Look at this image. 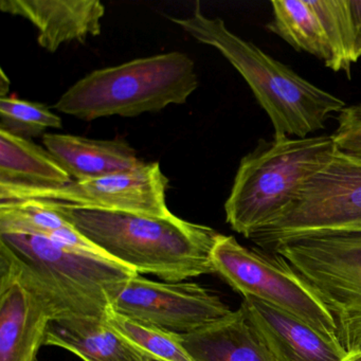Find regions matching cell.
I'll use <instances>...</instances> for the list:
<instances>
[{
	"mask_svg": "<svg viewBox=\"0 0 361 361\" xmlns=\"http://www.w3.org/2000/svg\"><path fill=\"white\" fill-rule=\"evenodd\" d=\"M58 208L106 257L139 274L183 282L215 274L212 251L219 233L208 226L174 214L160 217Z\"/></svg>",
	"mask_w": 361,
	"mask_h": 361,
	"instance_id": "cell-1",
	"label": "cell"
},
{
	"mask_svg": "<svg viewBox=\"0 0 361 361\" xmlns=\"http://www.w3.org/2000/svg\"><path fill=\"white\" fill-rule=\"evenodd\" d=\"M0 270L30 286L54 319L104 318L118 291L139 274L105 255L27 234H0Z\"/></svg>",
	"mask_w": 361,
	"mask_h": 361,
	"instance_id": "cell-2",
	"label": "cell"
},
{
	"mask_svg": "<svg viewBox=\"0 0 361 361\" xmlns=\"http://www.w3.org/2000/svg\"><path fill=\"white\" fill-rule=\"evenodd\" d=\"M170 20L196 41L219 50L244 78L269 117L274 137L305 138L323 130L334 114L345 109L343 100L234 35L221 18H207L200 4L188 18Z\"/></svg>",
	"mask_w": 361,
	"mask_h": 361,
	"instance_id": "cell-3",
	"label": "cell"
},
{
	"mask_svg": "<svg viewBox=\"0 0 361 361\" xmlns=\"http://www.w3.org/2000/svg\"><path fill=\"white\" fill-rule=\"evenodd\" d=\"M337 149L333 136L274 137L259 141L238 166L226 221L250 238L280 219L312 178Z\"/></svg>",
	"mask_w": 361,
	"mask_h": 361,
	"instance_id": "cell-4",
	"label": "cell"
},
{
	"mask_svg": "<svg viewBox=\"0 0 361 361\" xmlns=\"http://www.w3.org/2000/svg\"><path fill=\"white\" fill-rule=\"evenodd\" d=\"M197 87L193 60L168 52L97 69L68 88L54 109L85 121L133 118L185 104Z\"/></svg>",
	"mask_w": 361,
	"mask_h": 361,
	"instance_id": "cell-5",
	"label": "cell"
},
{
	"mask_svg": "<svg viewBox=\"0 0 361 361\" xmlns=\"http://www.w3.org/2000/svg\"><path fill=\"white\" fill-rule=\"evenodd\" d=\"M354 235H361V157L337 147L290 208L250 240L271 251L303 238Z\"/></svg>",
	"mask_w": 361,
	"mask_h": 361,
	"instance_id": "cell-6",
	"label": "cell"
},
{
	"mask_svg": "<svg viewBox=\"0 0 361 361\" xmlns=\"http://www.w3.org/2000/svg\"><path fill=\"white\" fill-rule=\"evenodd\" d=\"M282 257L305 279L335 319L350 360L361 356V235L303 238L278 245Z\"/></svg>",
	"mask_w": 361,
	"mask_h": 361,
	"instance_id": "cell-7",
	"label": "cell"
},
{
	"mask_svg": "<svg viewBox=\"0 0 361 361\" xmlns=\"http://www.w3.org/2000/svg\"><path fill=\"white\" fill-rule=\"evenodd\" d=\"M212 263L215 272L240 295L284 310L327 339L340 343L337 324L324 302L282 257L251 250L234 236L219 234L212 251Z\"/></svg>",
	"mask_w": 361,
	"mask_h": 361,
	"instance_id": "cell-8",
	"label": "cell"
},
{
	"mask_svg": "<svg viewBox=\"0 0 361 361\" xmlns=\"http://www.w3.org/2000/svg\"><path fill=\"white\" fill-rule=\"evenodd\" d=\"M168 185L159 164L154 162L58 187L0 180V202H37L62 208L164 217L172 215L166 204Z\"/></svg>",
	"mask_w": 361,
	"mask_h": 361,
	"instance_id": "cell-9",
	"label": "cell"
},
{
	"mask_svg": "<svg viewBox=\"0 0 361 361\" xmlns=\"http://www.w3.org/2000/svg\"><path fill=\"white\" fill-rule=\"evenodd\" d=\"M114 312L173 333L191 334L232 312L219 295L192 282H155L136 274L111 301Z\"/></svg>",
	"mask_w": 361,
	"mask_h": 361,
	"instance_id": "cell-10",
	"label": "cell"
},
{
	"mask_svg": "<svg viewBox=\"0 0 361 361\" xmlns=\"http://www.w3.org/2000/svg\"><path fill=\"white\" fill-rule=\"evenodd\" d=\"M54 319L51 308L30 286L0 270V361H37Z\"/></svg>",
	"mask_w": 361,
	"mask_h": 361,
	"instance_id": "cell-11",
	"label": "cell"
},
{
	"mask_svg": "<svg viewBox=\"0 0 361 361\" xmlns=\"http://www.w3.org/2000/svg\"><path fill=\"white\" fill-rule=\"evenodd\" d=\"M0 10L29 20L39 31L37 43L49 52L98 37L105 16L99 0H1Z\"/></svg>",
	"mask_w": 361,
	"mask_h": 361,
	"instance_id": "cell-12",
	"label": "cell"
},
{
	"mask_svg": "<svg viewBox=\"0 0 361 361\" xmlns=\"http://www.w3.org/2000/svg\"><path fill=\"white\" fill-rule=\"evenodd\" d=\"M240 307L278 361H350L341 344L284 310L253 297H244Z\"/></svg>",
	"mask_w": 361,
	"mask_h": 361,
	"instance_id": "cell-13",
	"label": "cell"
},
{
	"mask_svg": "<svg viewBox=\"0 0 361 361\" xmlns=\"http://www.w3.org/2000/svg\"><path fill=\"white\" fill-rule=\"evenodd\" d=\"M43 145L75 181L128 172L145 164L136 151L121 140L47 133L43 136Z\"/></svg>",
	"mask_w": 361,
	"mask_h": 361,
	"instance_id": "cell-14",
	"label": "cell"
},
{
	"mask_svg": "<svg viewBox=\"0 0 361 361\" xmlns=\"http://www.w3.org/2000/svg\"><path fill=\"white\" fill-rule=\"evenodd\" d=\"M181 337L193 361H278L242 307Z\"/></svg>",
	"mask_w": 361,
	"mask_h": 361,
	"instance_id": "cell-15",
	"label": "cell"
},
{
	"mask_svg": "<svg viewBox=\"0 0 361 361\" xmlns=\"http://www.w3.org/2000/svg\"><path fill=\"white\" fill-rule=\"evenodd\" d=\"M44 345L59 346L84 361H152L106 322L105 318L54 319L46 329Z\"/></svg>",
	"mask_w": 361,
	"mask_h": 361,
	"instance_id": "cell-16",
	"label": "cell"
},
{
	"mask_svg": "<svg viewBox=\"0 0 361 361\" xmlns=\"http://www.w3.org/2000/svg\"><path fill=\"white\" fill-rule=\"evenodd\" d=\"M271 7L274 18L267 25L268 30L298 51L316 56L337 73L326 27L312 0H276L271 1Z\"/></svg>",
	"mask_w": 361,
	"mask_h": 361,
	"instance_id": "cell-17",
	"label": "cell"
},
{
	"mask_svg": "<svg viewBox=\"0 0 361 361\" xmlns=\"http://www.w3.org/2000/svg\"><path fill=\"white\" fill-rule=\"evenodd\" d=\"M0 180L48 187L73 181L45 147L4 130H0Z\"/></svg>",
	"mask_w": 361,
	"mask_h": 361,
	"instance_id": "cell-18",
	"label": "cell"
},
{
	"mask_svg": "<svg viewBox=\"0 0 361 361\" xmlns=\"http://www.w3.org/2000/svg\"><path fill=\"white\" fill-rule=\"evenodd\" d=\"M104 318L120 335L151 358L162 361H193L183 345L180 334L123 316L111 308Z\"/></svg>",
	"mask_w": 361,
	"mask_h": 361,
	"instance_id": "cell-19",
	"label": "cell"
},
{
	"mask_svg": "<svg viewBox=\"0 0 361 361\" xmlns=\"http://www.w3.org/2000/svg\"><path fill=\"white\" fill-rule=\"evenodd\" d=\"M71 226L58 207L37 202H0V234L50 236Z\"/></svg>",
	"mask_w": 361,
	"mask_h": 361,
	"instance_id": "cell-20",
	"label": "cell"
},
{
	"mask_svg": "<svg viewBox=\"0 0 361 361\" xmlns=\"http://www.w3.org/2000/svg\"><path fill=\"white\" fill-rule=\"evenodd\" d=\"M62 126L60 116L43 103L13 97L0 99V130L31 139L41 135L45 136L49 128Z\"/></svg>",
	"mask_w": 361,
	"mask_h": 361,
	"instance_id": "cell-21",
	"label": "cell"
},
{
	"mask_svg": "<svg viewBox=\"0 0 361 361\" xmlns=\"http://www.w3.org/2000/svg\"><path fill=\"white\" fill-rule=\"evenodd\" d=\"M337 123L331 136L338 149L361 157V104L346 106L338 114Z\"/></svg>",
	"mask_w": 361,
	"mask_h": 361,
	"instance_id": "cell-22",
	"label": "cell"
},
{
	"mask_svg": "<svg viewBox=\"0 0 361 361\" xmlns=\"http://www.w3.org/2000/svg\"><path fill=\"white\" fill-rule=\"evenodd\" d=\"M350 12L356 35V56L361 58V0H350Z\"/></svg>",
	"mask_w": 361,
	"mask_h": 361,
	"instance_id": "cell-23",
	"label": "cell"
},
{
	"mask_svg": "<svg viewBox=\"0 0 361 361\" xmlns=\"http://www.w3.org/2000/svg\"><path fill=\"white\" fill-rule=\"evenodd\" d=\"M10 92V80L4 69L0 71V99L8 98Z\"/></svg>",
	"mask_w": 361,
	"mask_h": 361,
	"instance_id": "cell-24",
	"label": "cell"
},
{
	"mask_svg": "<svg viewBox=\"0 0 361 361\" xmlns=\"http://www.w3.org/2000/svg\"><path fill=\"white\" fill-rule=\"evenodd\" d=\"M348 359H350V358H348ZM350 361H361V356L358 357V358L353 359V360H350Z\"/></svg>",
	"mask_w": 361,
	"mask_h": 361,
	"instance_id": "cell-25",
	"label": "cell"
},
{
	"mask_svg": "<svg viewBox=\"0 0 361 361\" xmlns=\"http://www.w3.org/2000/svg\"><path fill=\"white\" fill-rule=\"evenodd\" d=\"M152 361H162V360H158V359L152 358Z\"/></svg>",
	"mask_w": 361,
	"mask_h": 361,
	"instance_id": "cell-26",
	"label": "cell"
}]
</instances>
